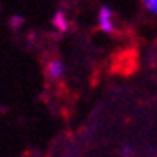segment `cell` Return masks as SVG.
I'll return each instance as SVG.
<instances>
[{
	"instance_id": "obj_1",
	"label": "cell",
	"mask_w": 157,
	"mask_h": 157,
	"mask_svg": "<svg viewBox=\"0 0 157 157\" xmlns=\"http://www.w3.org/2000/svg\"><path fill=\"white\" fill-rule=\"evenodd\" d=\"M97 25L102 32H113L115 25H113V13L109 7H101L99 9V16H97Z\"/></svg>"
},
{
	"instance_id": "obj_2",
	"label": "cell",
	"mask_w": 157,
	"mask_h": 157,
	"mask_svg": "<svg viewBox=\"0 0 157 157\" xmlns=\"http://www.w3.org/2000/svg\"><path fill=\"white\" fill-rule=\"evenodd\" d=\"M62 74H64V64H62V60H51L50 64H48V76L51 79H58V78H62Z\"/></svg>"
},
{
	"instance_id": "obj_3",
	"label": "cell",
	"mask_w": 157,
	"mask_h": 157,
	"mask_svg": "<svg viewBox=\"0 0 157 157\" xmlns=\"http://www.w3.org/2000/svg\"><path fill=\"white\" fill-rule=\"evenodd\" d=\"M53 23H55V27L60 30H67V20H65V14L64 13H57L55 14V20H53Z\"/></svg>"
},
{
	"instance_id": "obj_4",
	"label": "cell",
	"mask_w": 157,
	"mask_h": 157,
	"mask_svg": "<svg viewBox=\"0 0 157 157\" xmlns=\"http://www.w3.org/2000/svg\"><path fill=\"white\" fill-rule=\"evenodd\" d=\"M147 11H150L152 14H157V0H143Z\"/></svg>"
},
{
	"instance_id": "obj_5",
	"label": "cell",
	"mask_w": 157,
	"mask_h": 157,
	"mask_svg": "<svg viewBox=\"0 0 157 157\" xmlns=\"http://www.w3.org/2000/svg\"><path fill=\"white\" fill-rule=\"evenodd\" d=\"M131 154H132V148H131V147H124V155L131 157Z\"/></svg>"
}]
</instances>
